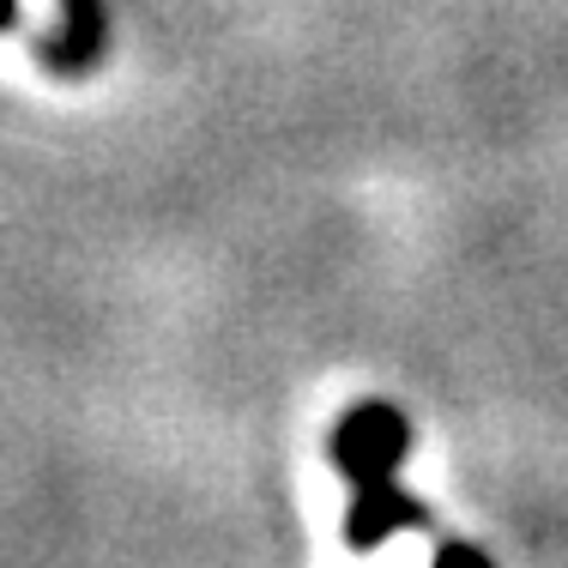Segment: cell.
I'll use <instances>...</instances> for the list:
<instances>
[{"mask_svg":"<svg viewBox=\"0 0 568 568\" xmlns=\"http://www.w3.org/2000/svg\"><path fill=\"white\" fill-rule=\"evenodd\" d=\"M405 448V429L399 417H387L382 405H369V412H357L345 424L339 436V454H345V471L351 478H363V496H357V514H351V538H382L387 526L399 520H417L412 503H399L394 496V454Z\"/></svg>","mask_w":568,"mask_h":568,"instance_id":"cell-1","label":"cell"}]
</instances>
